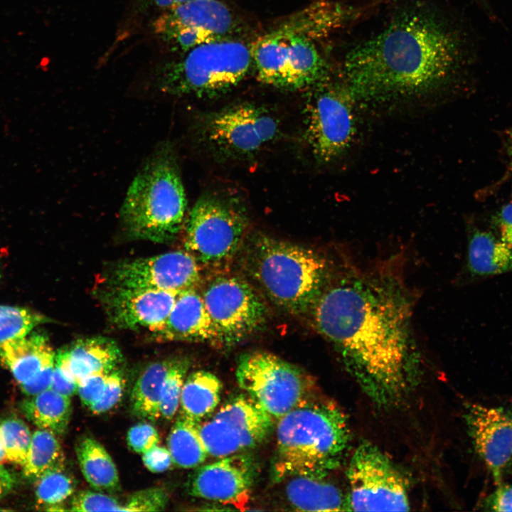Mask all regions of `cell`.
<instances>
[{"mask_svg":"<svg viewBox=\"0 0 512 512\" xmlns=\"http://www.w3.org/2000/svg\"><path fill=\"white\" fill-rule=\"evenodd\" d=\"M398 290L378 279H345L326 287L310 311L316 330L382 407L405 398L417 366L409 305Z\"/></svg>","mask_w":512,"mask_h":512,"instance_id":"1","label":"cell"},{"mask_svg":"<svg viewBox=\"0 0 512 512\" xmlns=\"http://www.w3.org/2000/svg\"><path fill=\"white\" fill-rule=\"evenodd\" d=\"M462 38L437 11L414 5L346 54L343 82L356 100L422 97L449 85L464 63Z\"/></svg>","mask_w":512,"mask_h":512,"instance_id":"2","label":"cell"},{"mask_svg":"<svg viewBox=\"0 0 512 512\" xmlns=\"http://www.w3.org/2000/svg\"><path fill=\"white\" fill-rule=\"evenodd\" d=\"M354 16L352 8L319 0L285 18L250 45L257 79L289 91L310 89L324 81L329 66L319 41Z\"/></svg>","mask_w":512,"mask_h":512,"instance_id":"3","label":"cell"},{"mask_svg":"<svg viewBox=\"0 0 512 512\" xmlns=\"http://www.w3.org/2000/svg\"><path fill=\"white\" fill-rule=\"evenodd\" d=\"M275 434L277 482L292 475L328 476L340 465L351 439L343 410L317 394L277 420Z\"/></svg>","mask_w":512,"mask_h":512,"instance_id":"4","label":"cell"},{"mask_svg":"<svg viewBox=\"0 0 512 512\" xmlns=\"http://www.w3.org/2000/svg\"><path fill=\"white\" fill-rule=\"evenodd\" d=\"M247 274L276 306L294 315L310 312L329 279L326 260L311 249L257 233L243 248Z\"/></svg>","mask_w":512,"mask_h":512,"instance_id":"5","label":"cell"},{"mask_svg":"<svg viewBox=\"0 0 512 512\" xmlns=\"http://www.w3.org/2000/svg\"><path fill=\"white\" fill-rule=\"evenodd\" d=\"M186 210L178 166L171 151L164 147L132 181L121 208L123 226L131 237L164 242L179 233Z\"/></svg>","mask_w":512,"mask_h":512,"instance_id":"6","label":"cell"},{"mask_svg":"<svg viewBox=\"0 0 512 512\" xmlns=\"http://www.w3.org/2000/svg\"><path fill=\"white\" fill-rule=\"evenodd\" d=\"M252 66L250 46L226 38L197 46L164 65L159 86L170 95L214 97L238 85Z\"/></svg>","mask_w":512,"mask_h":512,"instance_id":"7","label":"cell"},{"mask_svg":"<svg viewBox=\"0 0 512 512\" xmlns=\"http://www.w3.org/2000/svg\"><path fill=\"white\" fill-rule=\"evenodd\" d=\"M235 375L240 388L275 422L316 394L311 375L265 351L242 355Z\"/></svg>","mask_w":512,"mask_h":512,"instance_id":"8","label":"cell"},{"mask_svg":"<svg viewBox=\"0 0 512 512\" xmlns=\"http://www.w3.org/2000/svg\"><path fill=\"white\" fill-rule=\"evenodd\" d=\"M247 221L232 198L216 194L201 196L185 226L184 247L198 265L226 264L244 243Z\"/></svg>","mask_w":512,"mask_h":512,"instance_id":"9","label":"cell"},{"mask_svg":"<svg viewBox=\"0 0 512 512\" xmlns=\"http://www.w3.org/2000/svg\"><path fill=\"white\" fill-rule=\"evenodd\" d=\"M279 121L266 107L250 102L229 105L205 115L198 137L223 159L249 157L279 137Z\"/></svg>","mask_w":512,"mask_h":512,"instance_id":"10","label":"cell"},{"mask_svg":"<svg viewBox=\"0 0 512 512\" xmlns=\"http://www.w3.org/2000/svg\"><path fill=\"white\" fill-rule=\"evenodd\" d=\"M311 87L304 108V137L315 159L329 163L350 147L356 132V100L344 82Z\"/></svg>","mask_w":512,"mask_h":512,"instance_id":"11","label":"cell"},{"mask_svg":"<svg viewBox=\"0 0 512 512\" xmlns=\"http://www.w3.org/2000/svg\"><path fill=\"white\" fill-rule=\"evenodd\" d=\"M347 511L410 510L405 478L375 444L363 442L353 452L347 471Z\"/></svg>","mask_w":512,"mask_h":512,"instance_id":"12","label":"cell"},{"mask_svg":"<svg viewBox=\"0 0 512 512\" xmlns=\"http://www.w3.org/2000/svg\"><path fill=\"white\" fill-rule=\"evenodd\" d=\"M201 296L217 331L218 344L234 346L260 330L266 322L265 302L252 285L239 277H215Z\"/></svg>","mask_w":512,"mask_h":512,"instance_id":"13","label":"cell"},{"mask_svg":"<svg viewBox=\"0 0 512 512\" xmlns=\"http://www.w3.org/2000/svg\"><path fill=\"white\" fill-rule=\"evenodd\" d=\"M235 28L230 10L218 0H196L172 8L154 23V32L183 52L226 38Z\"/></svg>","mask_w":512,"mask_h":512,"instance_id":"14","label":"cell"},{"mask_svg":"<svg viewBox=\"0 0 512 512\" xmlns=\"http://www.w3.org/2000/svg\"><path fill=\"white\" fill-rule=\"evenodd\" d=\"M199 281V265L186 251L120 262L111 274L114 287L178 293L195 289Z\"/></svg>","mask_w":512,"mask_h":512,"instance_id":"15","label":"cell"},{"mask_svg":"<svg viewBox=\"0 0 512 512\" xmlns=\"http://www.w3.org/2000/svg\"><path fill=\"white\" fill-rule=\"evenodd\" d=\"M258 474L256 461L238 453L199 466L190 476V495L240 508L248 502Z\"/></svg>","mask_w":512,"mask_h":512,"instance_id":"16","label":"cell"},{"mask_svg":"<svg viewBox=\"0 0 512 512\" xmlns=\"http://www.w3.org/2000/svg\"><path fill=\"white\" fill-rule=\"evenodd\" d=\"M464 420L476 453L496 486L512 458V407L464 404Z\"/></svg>","mask_w":512,"mask_h":512,"instance_id":"17","label":"cell"},{"mask_svg":"<svg viewBox=\"0 0 512 512\" xmlns=\"http://www.w3.org/2000/svg\"><path fill=\"white\" fill-rule=\"evenodd\" d=\"M208 423L217 444L226 454L233 455L262 444L276 422L245 393L228 400Z\"/></svg>","mask_w":512,"mask_h":512,"instance_id":"18","label":"cell"},{"mask_svg":"<svg viewBox=\"0 0 512 512\" xmlns=\"http://www.w3.org/2000/svg\"><path fill=\"white\" fill-rule=\"evenodd\" d=\"M178 294L174 292L111 286L105 294V303L110 318L119 327L144 328L157 334L163 329Z\"/></svg>","mask_w":512,"mask_h":512,"instance_id":"19","label":"cell"},{"mask_svg":"<svg viewBox=\"0 0 512 512\" xmlns=\"http://www.w3.org/2000/svg\"><path fill=\"white\" fill-rule=\"evenodd\" d=\"M156 335L166 341L218 344L217 331L202 296L195 289L178 293L163 329Z\"/></svg>","mask_w":512,"mask_h":512,"instance_id":"20","label":"cell"},{"mask_svg":"<svg viewBox=\"0 0 512 512\" xmlns=\"http://www.w3.org/2000/svg\"><path fill=\"white\" fill-rule=\"evenodd\" d=\"M327 476L292 475L280 481L288 505L299 511H347L346 495Z\"/></svg>","mask_w":512,"mask_h":512,"instance_id":"21","label":"cell"},{"mask_svg":"<svg viewBox=\"0 0 512 512\" xmlns=\"http://www.w3.org/2000/svg\"><path fill=\"white\" fill-rule=\"evenodd\" d=\"M46 336L33 333L0 343V361L20 384L28 382L55 362Z\"/></svg>","mask_w":512,"mask_h":512,"instance_id":"22","label":"cell"},{"mask_svg":"<svg viewBox=\"0 0 512 512\" xmlns=\"http://www.w3.org/2000/svg\"><path fill=\"white\" fill-rule=\"evenodd\" d=\"M59 353L77 383L92 375L110 372L122 361L119 347L104 338L80 340Z\"/></svg>","mask_w":512,"mask_h":512,"instance_id":"23","label":"cell"},{"mask_svg":"<svg viewBox=\"0 0 512 512\" xmlns=\"http://www.w3.org/2000/svg\"><path fill=\"white\" fill-rule=\"evenodd\" d=\"M220 380L213 373L198 370L186 376L179 407L181 413L196 422L208 418L220 400Z\"/></svg>","mask_w":512,"mask_h":512,"instance_id":"24","label":"cell"},{"mask_svg":"<svg viewBox=\"0 0 512 512\" xmlns=\"http://www.w3.org/2000/svg\"><path fill=\"white\" fill-rule=\"evenodd\" d=\"M75 454L81 472L87 482L99 491L114 492L119 487L116 465L106 449L90 436L80 438Z\"/></svg>","mask_w":512,"mask_h":512,"instance_id":"25","label":"cell"},{"mask_svg":"<svg viewBox=\"0 0 512 512\" xmlns=\"http://www.w3.org/2000/svg\"><path fill=\"white\" fill-rule=\"evenodd\" d=\"M468 267L478 276L512 271V247L490 232L476 230L469 240Z\"/></svg>","mask_w":512,"mask_h":512,"instance_id":"26","label":"cell"},{"mask_svg":"<svg viewBox=\"0 0 512 512\" xmlns=\"http://www.w3.org/2000/svg\"><path fill=\"white\" fill-rule=\"evenodd\" d=\"M21 409L25 417L38 428L55 434L64 433L72 414L70 398L49 388L24 400Z\"/></svg>","mask_w":512,"mask_h":512,"instance_id":"27","label":"cell"},{"mask_svg":"<svg viewBox=\"0 0 512 512\" xmlns=\"http://www.w3.org/2000/svg\"><path fill=\"white\" fill-rule=\"evenodd\" d=\"M172 361L154 362L139 375L130 397L131 409L135 416L151 421L160 418L162 389Z\"/></svg>","mask_w":512,"mask_h":512,"instance_id":"28","label":"cell"},{"mask_svg":"<svg viewBox=\"0 0 512 512\" xmlns=\"http://www.w3.org/2000/svg\"><path fill=\"white\" fill-rule=\"evenodd\" d=\"M198 423L181 415L168 437V449L173 464L183 469L201 466L208 457L201 437Z\"/></svg>","mask_w":512,"mask_h":512,"instance_id":"29","label":"cell"},{"mask_svg":"<svg viewBox=\"0 0 512 512\" xmlns=\"http://www.w3.org/2000/svg\"><path fill=\"white\" fill-rule=\"evenodd\" d=\"M63 454L56 434L47 429L38 428L32 434L26 460L23 466V475L36 480L53 468L62 466Z\"/></svg>","mask_w":512,"mask_h":512,"instance_id":"30","label":"cell"},{"mask_svg":"<svg viewBox=\"0 0 512 512\" xmlns=\"http://www.w3.org/2000/svg\"><path fill=\"white\" fill-rule=\"evenodd\" d=\"M63 466L49 469L35 480L37 503L48 511H63L61 504L74 493L75 480Z\"/></svg>","mask_w":512,"mask_h":512,"instance_id":"31","label":"cell"},{"mask_svg":"<svg viewBox=\"0 0 512 512\" xmlns=\"http://www.w3.org/2000/svg\"><path fill=\"white\" fill-rule=\"evenodd\" d=\"M47 319L29 309L0 305V343L29 334Z\"/></svg>","mask_w":512,"mask_h":512,"instance_id":"32","label":"cell"},{"mask_svg":"<svg viewBox=\"0 0 512 512\" xmlns=\"http://www.w3.org/2000/svg\"><path fill=\"white\" fill-rule=\"evenodd\" d=\"M6 461L23 466L30 449L32 434L19 418L9 417L0 422Z\"/></svg>","mask_w":512,"mask_h":512,"instance_id":"33","label":"cell"},{"mask_svg":"<svg viewBox=\"0 0 512 512\" xmlns=\"http://www.w3.org/2000/svg\"><path fill=\"white\" fill-rule=\"evenodd\" d=\"M189 365L187 359L172 361L162 389L160 417L171 420L178 410L182 388Z\"/></svg>","mask_w":512,"mask_h":512,"instance_id":"34","label":"cell"},{"mask_svg":"<svg viewBox=\"0 0 512 512\" xmlns=\"http://www.w3.org/2000/svg\"><path fill=\"white\" fill-rule=\"evenodd\" d=\"M69 511L78 512L122 511V503L102 491H81L74 494Z\"/></svg>","mask_w":512,"mask_h":512,"instance_id":"35","label":"cell"},{"mask_svg":"<svg viewBox=\"0 0 512 512\" xmlns=\"http://www.w3.org/2000/svg\"><path fill=\"white\" fill-rule=\"evenodd\" d=\"M169 502L166 491L158 487L137 491L122 503V511L150 512L164 510Z\"/></svg>","mask_w":512,"mask_h":512,"instance_id":"36","label":"cell"},{"mask_svg":"<svg viewBox=\"0 0 512 512\" xmlns=\"http://www.w3.org/2000/svg\"><path fill=\"white\" fill-rule=\"evenodd\" d=\"M124 386V379L122 373L117 368L112 370L108 375L102 395L88 409L96 415L111 410L120 400Z\"/></svg>","mask_w":512,"mask_h":512,"instance_id":"37","label":"cell"},{"mask_svg":"<svg viewBox=\"0 0 512 512\" xmlns=\"http://www.w3.org/2000/svg\"><path fill=\"white\" fill-rule=\"evenodd\" d=\"M127 440L132 450L142 454L158 445L159 436L152 425L139 422L129 428Z\"/></svg>","mask_w":512,"mask_h":512,"instance_id":"38","label":"cell"},{"mask_svg":"<svg viewBox=\"0 0 512 512\" xmlns=\"http://www.w3.org/2000/svg\"><path fill=\"white\" fill-rule=\"evenodd\" d=\"M50 388L69 398L77 393L78 383L58 352L55 353Z\"/></svg>","mask_w":512,"mask_h":512,"instance_id":"39","label":"cell"},{"mask_svg":"<svg viewBox=\"0 0 512 512\" xmlns=\"http://www.w3.org/2000/svg\"><path fill=\"white\" fill-rule=\"evenodd\" d=\"M110 372L92 375L78 383L77 393L85 406L89 408L99 399Z\"/></svg>","mask_w":512,"mask_h":512,"instance_id":"40","label":"cell"},{"mask_svg":"<svg viewBox=\"0 0 512 512\" xmlns=\"http://www.w3.org/2000/svg\"><path fill=\"white\" fill-rule=\"evenodd\" d=\"M484 509L492 511H512V484H501L483 501Z\"/></svg>","mask_w":512,"mask_h":512,"instance_id":"41","label":"cell"},{"mask_svg":"<svg viewBox=\"0 0 512 512\" xmlns=\"http://www.w3.org/2000/svg\"><path fill=\"white\" fill-rule=\"evenodd\" d=\"M142 462L148 470L153 473H161L168 470L173 463L168 448L156 445L142 454Z\"/></svg>","mask_w":512,"mask_h":512,"instance_id":"42","label":"cell"},{"mask_svg":"<svg viewBox=\"0 0 512 512\" xmlns=\"http://www.w3.org/2000/svg\"><path fill=\"white\" fill-rule=\"evenodd\" d=\"M497 237L512 247V203L502 206L493 216Z\"/></svg>","mask_w":512,"mask_h":512,"instance_id":"43","label":"cell"},{"mask_svg":"<svg viewBox=\"0 0 512 512\" xmlns=\"http://www.w3.org/2000/svg\"><path fill=\"white\" fill-rule=\"evenodd\" d=\"M55 362L45 368L28 382L20 384L22 392L33 396L50 388Z\"/></svg>","mask_w":512,"mask_h":512,"instance_id":"44","label":"cell"},{"mask_svg":"<svg viewBox=\"0 0 512 512\" xmlns=\"http://www.w3.org/2000/svg\"><path fill=\"white\" fill-rule=\"evenodd\" d=\"M14 479L9 471L0 464V499L11 490Z\"/></svg>","mask_w":512,"mask_h":512,"instance_id":"45","label":"cell"},{"mask_svg":"<svg viewBox=\"0 0 512 512\" xmlns=\"http://www.w3.org/2000/svg\"><path fill=\"white\" fill-rule=\"evenodd\" d=\"M504 150L507 159V174H512V127L506 132Z\"/></svg>","mask_w":512,"mask_h":512,"instance_id":"46","label":"cell"},{"mask_svg":"<svg viewBox=\"0 0 512 512\" xmlns=\"http://www.w3.org/2000/svg\"><path fill=\"white\" fill-rule=\"evenodd\" d=\"M158 7L168 9L174 6L196 0H151Z\"/></svg>","mask_w":512,"mask_h":512,"instance_id":"47","label":"cell"},{"mask_svg":"<svg viewBox=\"0 0 512 512\" xmlns=\"http://www.w3.org/2000/svg\"><path fill=\"white\" fill-rule=\"evenodd\" d=\"M6 461L5 447L1 434L0 432V464Z\"/></svg>","mask_w":512,"mask_h":512,"instance_id":"48","label":"cell"},{"mask_svg":"<svg viewBox=\"0 0 512 512\" xmlns=\"http://www.w3.org/2000/svg\"><path fill=\"white\" fill-rule=\"evenodd\" d=\"M506 472L512 473V458H511L510 463L507 467Z\"/></svg>","mask_w":512,"mask_h":512,"instance_id":"49","label":"cell"}]
</instances>
